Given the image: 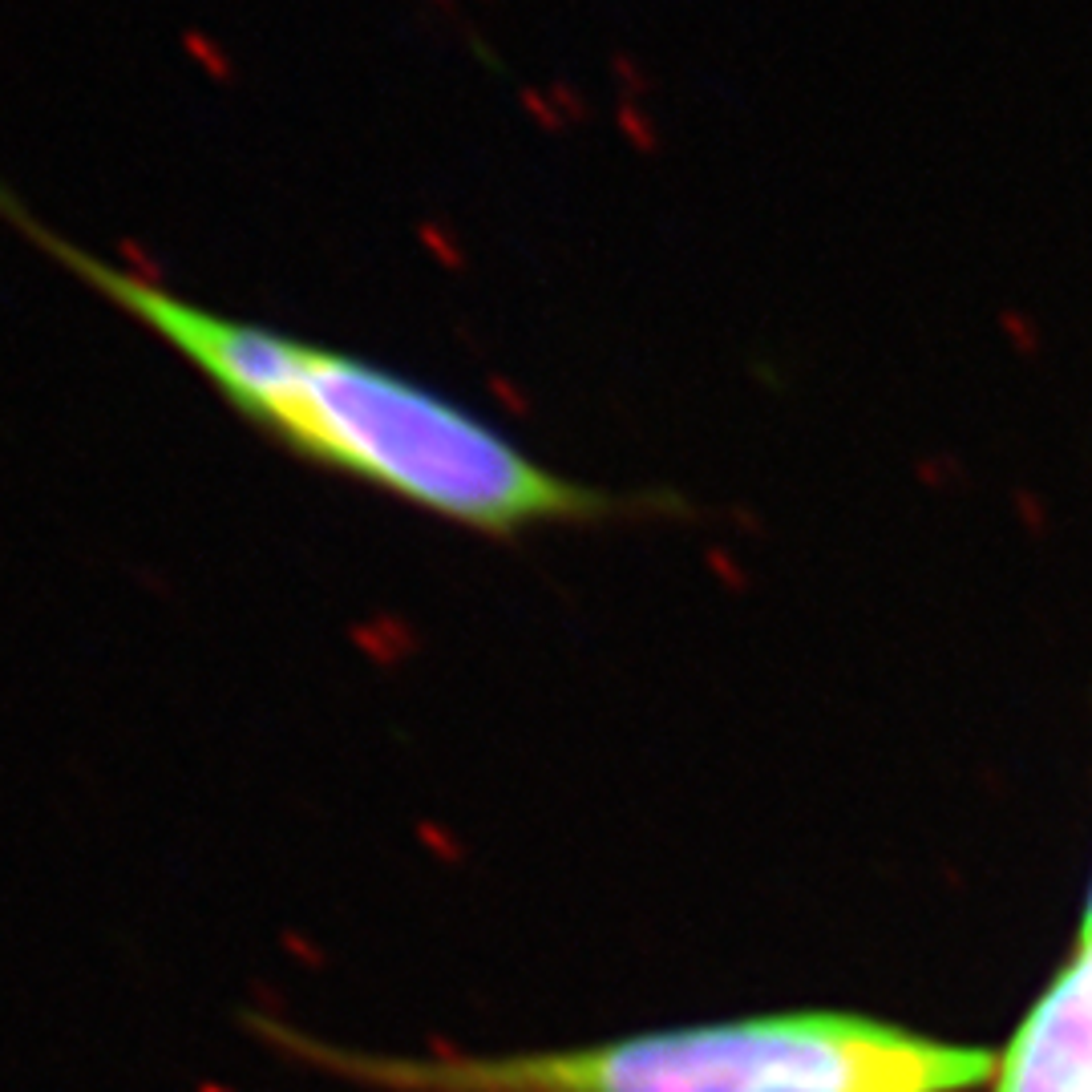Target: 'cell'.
I'll return each instance as SVG.
<instances>
[{"instance_id":"6da1fadb","label":"cell","mask_w":1092,"mask_h":1092,"mask_svg":"<svg viewBox=\"0 0 1092 1092\" xmlns=\"http://www.w3.org/2000/svg\"><path fill=\"white\" fill-rule=\"evenodd\" d=\"M0 223L154 337L272 445L401 506L486 538L684 510L676 494H620L567 478L502 425L388 364L195 304L53 231L8 187Z\"/></svg>"},{"instance_id":"7a4b0ae2","label":"cell","mask_w":1092,"mask_h":1092,"mask_svg":"<svg viewBox=\"0 0 1092 1092\" xmlns=\"http://www.w3.org/2000/svg\"><path fill=\"white\" fill-rule=\"evenodd\" d=\"M243 1024L296 1069L364 1092H967L996 1073L984 1048L825 1012L506 1057L361 1052L268 1012Z\"/></svg>"},{"instance_id":"3957f363","label":"cell","mask_w":1092,"mask_h":1092,"mask_svg":"<svg viewBox=\"0 0 1092 1092\" xmlns=\"http://www.w3.org/2000/svg\"><path fill=\"white\" fill-rule=\"evenodd\" d=\"M1000 1092H1092V943L1016 1032Z\"/></svg>"},{"instance_id":"277c9868","label":"cell","mask_w":1092,"mask_h":1092,"mask_svg":"<svg viewBox=\"0 0 1092 1092\" xmlns=\"http://www.w3.org/2000/svg\"><path fill=\"white\" fill-rule=\"evenodd\" d=\"M1081 943H1092V902H1089V915H1085V931H1081Z\"/></svg>"}]
</instances>
